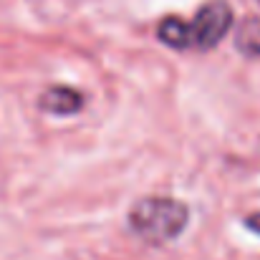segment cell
<instances>
[{"label": "cell", "instance_id": "8992f818", "mask_svg": "<svg viewBox=\"0 0 260 260\" xmlns=\"http://www.w3.org/2000/svg\"><path fill=\"white\" fill-rule=\"evenodd\" d=\"M245 225L253 230V233H258L260 235V212H255V215H250L248 220H245Z\"/></svg>", "mask_w": 260, "mask_h": 260}, {"label": "cell", "instance_id": "5b68a950", "mask_svg": "<svg viewBox=\"0 0 260 260\" xmlns=\"http://www.w3.org/2000/svg\"><path fill=\"white\" fill-rule=\"evenodd\" d=\"M238 48L248 56H260V18H248L238 28Z\"/></svg>", "mask_w": 260, "mask_h": 260}, {"label": "cell", "instance_id": "7a4b0ae2", "mask_svg": "<svg viewBox=\"0 0 260 260\" xmlns=\"http://www.w3.org/2000/svg\"><path fill=\"white\" fill-rule=\"evenodd\" d=\"M230 25H233V8L225 0L205 3L197 10V15L189 20V43H192V48H200V51L215 48L225 38V33L230 30Z\"/></svg>", "mask_w": 260, "mask_h": 260}, {"label": "cell", "instance_id": "277c9868", "mask_svg": "<svg viewBox=\"0 0 260 260\" xmlns=\"http://www.w3.org/2000/svg\"><path fill=\"white\" fill-rule=\"evenodd\" d=\"M157 33H159V41L170 48H192V43H189V20L170 15L159 23Z\"/></svg>", "mask_w": 260, "mask_h": 260}, {"label": "cell", "instance_id": "3957f363", "mask_svg": "<svg viewBox=\"0 0 260 260\" xmlns=\"http://www.w3.org/2000/svg\"><path fill=\"white\" fill-rule=\"evenodd\" d=\"M81 106H84V96L71 86H53L41 96V109L56 116H71L81 111Z\"/></svg>", "mask_w": 260, "mask_h": 260}, {"label": "cell", "instance_id": "6da1fadb", "mask_svg": "<svg viewBox=\"0 0 260 260\" xmlns=\"http://www.w3.org/2000/svg\"><path fill=\"white\" fill-rule=\"evenodd\" d=\"M187 217H189V212H187L184 202H179V200L144 197L132 207L129 225L142 240H147L152 245H162V243L174 240L184 230Z\"/></svg>", "mask_w": 260, "mask_h": 260}]
</instances>
